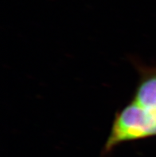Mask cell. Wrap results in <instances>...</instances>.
Wrapping results in <instances>:
<instances>
[{
    "label": "cell",
    "mask_w": 156,
    "mask_h": 157,
    "mask_svg": "<svg viewBox=\"0 0 156 157\" xmlns=\"http://www.w3.org/2000/svg\"><path fill=\"white\" fill-rule=\"evenodd\" d=\"M134 65L139 74L136 87L130 101L115 113L103 155L122 144L156 137V65Z\"/></svg>",
    "instance_id": "6da1fadb"
}]
</instances>
